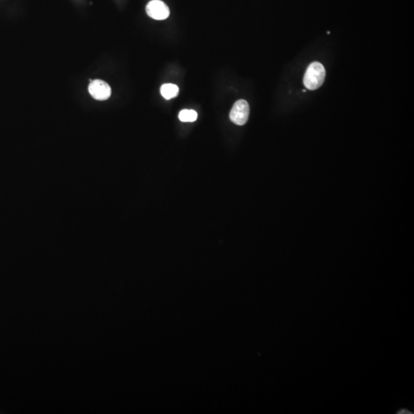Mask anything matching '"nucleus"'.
Masks as SVG:
<instances>
[{
    "label": "nucleus",
    "mask_w": 414,
    "mask_h": 414,
    "mask_svg": "<svg viewBox=\"0 0 414 414\" xmlns=\"http://www.w3.org/2000/svg\"><path fill=\"white\" fill-rule=\"evenodd\" d=\"M146 12L150 18L156 20H164L170 15L168 6L161 0H152L146 7Z\"/></svg>",
    "instance_id": "3"
},
{
    "label": "nucleus",
    "mask_w": 414,
    "mask_h": 414,
    "mask_svg": "<svg viewBox=\"0 0 414 414\" xmlns=\"http://www.w3.org/2000/svg\"><path fill=\"white\" fill-rule=\"evenodd\" d=\"M90 82L89 92L94 99L99 101H105L110 98L111 89L108 84L99 79L91 80Z\"/></svg>",
    "instance_id": "4"
},
{
    "label": "nucleus",
    "mask_w": 414,
    "mask_h": 414,
    "mask_svg": "<svg viewBox=\"0 0 414 414\" xmlns=\"http://www.w3.org/2000/svg\"><path fill=\"white\" fill-rule=\"evenodd\" d=\"M326 72L323 65L314 62L308 67L305 74L304 82L306 89L316 90L322 86L325 79Z\"/></svg>",
    "instance_id": "1"
},
{
    "label": "nucleus",
    "mask_w": 414,
    "mask_h": 414,
    "mask_svg": "<svg viewBox=\"0 0 414 414\" xmlns=\"http://www.w3.org/2000/svg\"><path fill=\"white\" fill-rule=\"evenodd\" d=\"M161 93L163 97L167 100L175 98L179 93L178 86L174 84H164L161 86Z\"/></svg>",
    "instance_id": "5"
},
{
    "label": "nucleus",
    "mask_w": 414,
    "mask_h": 414,
    "mask_svg": "<svg viewBox=\"0 0 414 414\" xmlns=\"http://www.w3.org/2000/svg\"><path fill=\"white\" fill-rule=\"evenodd\" d=\"M179 119L183 122H194L197 119V113L194 110L185 109L180 112Z\"/></svg>",
    "instance_id": "6"
},
{
    "label": "nucleus",
    "mask_w": 414,
    "mask_h": 414,
    "mask_svg": "<svg viewBox=\"0 0 414 414\" xmlns=\"http://www.w3.org/2000/svg\"><path fill=\"white\" fill-rule=\"evenodd\" d=\"M249 105L245 100H239L234 104L229 114V118L234 124L242 126L246 124L249 119Z\"/></svg>",
    "instance_id": "2"
}]
</instances>
